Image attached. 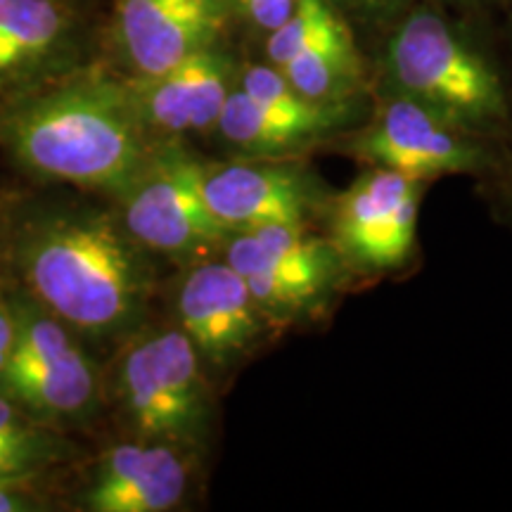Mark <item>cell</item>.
I'll return each mask as SVG.
<instances>
[{"label": "cell", "mask_w": 512, "mask_h": 512, "mask_svg": "<svg viewBox=\"0 0 512 512\" xmlns=\"http://www.w3.org/2000/svg\"><path fill=\"white\" fill-rule=\"evenodd\" d=\"M8 140L19 162L36 174L114 195L157 147L131 86L105 76L76 79L29 102L10 119Z\"/></svg>", "instance_id": "6da1fadb"}, {"label": "cell", "mask_w": 512, "mask_h": 512, "mask_svg": "<svg viewBox=\"0 0 512 512\" xmlns=\"http://www.w3.org/2000/svg\"><path fill=\"white\" fill-rule=\"evenodd\" d=\"M375 88L479 138L505 143L512 136V93L494 53L470 29L420 0L389 27Z\"/></svg>", "instance_id": "7a4b0ae2"}, {"label": "cell", "mask_w": 512, "mask_h": 512, "mask_svg": "<svg viewBox=\"0 0 512 512\" xmlns=\"http://www.w3.org/2000/svg\"><path fill=\"white\" fill-rule=\"evenodd\" d=\"M121 219L100 211L48 223L24 252V275L69 328L114 337L143 318L150 271Z\"/></svg>", "instance_id": "3957f363"}, {"label": "cell", "mask_w": 512, "mask_h": 512, "mask_svg": "<svg viewBox=\"0 0 512 512\" xmlns=\"http://www.w3.org/2000/svg\"><path fill=\"white\" fill-rule=\"evenodd\" d=\"M117 392L138 437L202 446L214 422L209 370L181 328L136 339L119 363Z\"/></svg>", "instance_id": "277c9868"}, {"label": "cell", "mask_w": 512, "mask_h": 512, "mask_svg": "<svg viewBox=\"0 0 512 512\" xmlns=\"http://www.w3.org/2000/svg\"><path fill=\"white\" fill-rule=\"evenodd\" d=\"M366 119L363 100L304 98L273 64H242L214 131L233 157L285 159L332 143Z\"/></svg>", "instance_id": "5b68a950"}, {"label": "cell", "mask_w": 512, "mask_h": 512, "mask_svg": "<svg viewBox=\"0 0 512 512\" xmlns=\"http://www.w3.org/2000/svg\"><path fill=\"white\" fill-rule=\"evenodd\" d=\"M221 256L242 275L273 328L323 309L349 273L332 240L313 233L311 223L230 233Z\"/></svg>", "instance_id": "8992f818"}, {"label": "cell", "mask_w": 512, "mask_h": 512, "mask_svg": "<svg viewBox=\"0 0 512 512\" xmlns=\"http://www.w3.org/2000/svg\"><path fill=\"white\" fill-rule=\"evenodd\" d=\"M332 143L356 162L422 183L444 176L484 178L503 145L467 133L411 100L389 95H377L373 114Z\"/></svg>", "instance_id": "52a82bcc"}, {"label": "cell", "mask_w": 512, "mask_h": 512, "mask_svg": "<svg viewBox=\"0 0 512 512\" xmlns=\"http://www.w3.org/2000/svg\"><path fill=\"white\" fill-rule=\"evenodd\" d=\"M202 159L178 145H157L119 192L121 223L147 252L192 256L221 249L228 233L211 216L200 188Z\"/></svg>", "instance_id": "ba28073f"}, {"label": "cell", "mask_w": 512, "mask_h": 512, "mask_svg": "<svg viewBox=\"0 0 512 512\" xmlns=\"http://www.w3.org/2000/svg\"><path fill=\"white\" fill-rule=\"evenodd\" d=\"M425 183L368 166L325 204L332 245L349 273L384 275L413 259Z\"/></svg>", "instance_id": "9c48e42d"}, {"label": "cell", "mask_w": 512, "mask_h": 512, "mask_svg": "<svg viewBox=\"0 0 512 512\" xmlns=\"http://www.w3.org/2000/svg\"><path fill=\"white\" fill-rule=\"evenodd\" d=\"M200 188L211 216L228 235L283 223H311L330 200L320 178L294 157L202 162Z\"/></svg>", "instance_id": "30bf717a"}, {"label": "cell", "mask_w": 512, "mask_h": 512, "mask_svg": "<svg viewBox=\"0 0 512 512\" xmlns=\"http://www.w3.org/2000/svg\"><path fill=\"white\" fill-rule=\"evenodd\" d=\"M264 38L266 62L304 98L347 102L366 93V64L351 22L330 0H302L292 17Z\"/></svg>", "instance_id": "8fae6325"}, {"label": "cell", "mask_w": 512, "mask_h": 512, "mask_svg": "<svg viewBox=\"0 0 512 512\" xmlns=\"http://www.w3.org/2000/svg\"><path fill=\"white\" fill-rule=\"evenodd\" d=\"M176 316L209 373L228 375L252 358L273 325L228 261H202L185 271Z\"/></svg>", "instance_id": "7c38bea8"}, {"label": "cell", "mask_w": 512, "mask_h": 512, "mask_svg": "<svg viewBox=\"0 0 512 512\" xmlns=\"http://www.w3.org/2000/svg\"><path fill=\"white\" fill-rule=\"evenodd\" d=\"M233 17L230 0H117L114 41L133 76H155L219 46Z\"/></svg>", "instance_id": "4fadbf2b"}, {"label": "cell", "mask_w": 512, "mask_h": 512, "mask_svg": "<svg viewBox=\"0 0 512 512\" xmlns=\"http://www.w3.org/2000/svg\"><path fill=\"white\" fill-rule=\"evenodd\" d=\"M240 64L221 46L185 57L162 74L133 76L131 86L138 114L152 138L214 131Z\"/></svg>", "instance_id": "5bb4252c"}, {"label": "cell", "mask_w": 512, "mask_h": 512, "mask_svg": "<svg viewBox=\"0 0 512 512\" xmlns=\"http://www.w3.org/2000/svg\"><path fill=\"white\" fill-rule=\"evenodd\" d=\"M188 489V451L138 437L100 458L83 503L93 512H166L183 503Z\"/></svg>", "instance_id": "9a60e30c"}, {"label": "cell", "mask_w": 512, "mask_h": 512, "mask_svg": "<svg viewBox=\"0 0 512 512\" xmlns=\"http://www.w3.org/2000/svg\"><path fill=\"white\" fill-rule=\"evenodd\" d=\"M0 384L8 399L48 420L88 418L100 401L98 370L79 344L29 361H5Z\"/></svg>", "instance_id": "2e32d148"}, {"label": "cell", "mask_w": 512, "mask_h": 512, "mask_svg": "<svg viewBox=\"0 0 512 512\" xmlns=\"http://www.w3.org/2000/svg\"><path fill=\"white\" fill-rule=\"evenodd\" d=\"M69 31L57 0H0V86L57 55Z\"/></svg>", "instance_id": "e0dca14e"}, {"label": "cell", "mask_w": 512, "mask_h": 512, "mask_svg": "<svg viewBox=\"0 0 512 512\" xmlns=\"http://www.w3.org/2000/svg\"><path fill=\"white\" fill-rule=\"evenodd\" d=\"M302 0H230L233 15L256 34L268 36L292 17Z\"/></svg>", "instance_id": "ac0fdd59"}, {"label": "cell", "mask_w": 512, "mask_h": 512, "mask_svg": "<svg viewBox=\"0 0 512 512\" xmlns=\"http://www.w3.org/2000/svg\"><path fill=\"white\" fill-rule=\"evenodd\" d=\"M330 3L349 22L368 24V27H392L418 0H330Z\"/></svg>", "instance_id": "d6986e66"}, {"label": "cell", "mask_w": 512, "mask_h": 512, "mask_svg": "<svg viewBox=\"0 0 512 512\" xmlns=\"http://www.w3.org/2000/svg\"><path fill=\"white\" fill-rule=\"evenodd\" d=\"M0 439L10 441V444L34 448V451L55 456V441L38 434L34 427L24 420V415L15 408V403L8 396H0Z\"/></svg>", "instance_id": "ffe728a7"}, {"label": "cell", "mask_w": 512, "mask_h": 512, "mask_svg": "<svg viewBox=\"0 0 512 512\" xmlns=\"http://www.w3.org/2000/svg\"><path fill=\"white\" fill-rule=\"evenodd\" d=\"M482 181L489 190V200L494 202L496 214L512 228V136L501 145L498 162Z\"/></svg>", "instance_id": "44dd1931"}, {"label": "cell", "mask_w": 512, "mask_h": 512, "mask_svg": "<svg viewBox=\"0 0 512 512\" xmlns=\"http://www.w3.org/2000/svg\"><path fill=\"white\" fill-rule=\"evenodd\" d=\"M50 456L34 448L10 444V441L0 439V479H19L24 472L41 463Z\"/></svg>", "instance_id": "7402d4cb"}, {"label": "cell", "mask_w": 512, "mask_h": 512, "mask_svg": "<svg viewBox=\"0 0 512 512\" xmlns=\"http://www.w3.org/2000/svg\"><path fill=\"white\" fill-rule=\"evenodd\" d=\"M15 482L17 479H0V512H17L31 508L27 498L12 491V484Z\"/></svg>", "instance_id": "603a6c76"}, {"label": "cell", "mask_w": 512, "mask_h": 512, "mask_svg": "<svg viewBox=\"0 0 512 512\" xmlns=\"http://www.w3.org/2000/svg\"><path fill=\"white\" fill-rule=\"evenodd\" d=\"M460 5H467V8H484V5H494V3H505V0H456Z\"/></svg>", "instance_id": "cb8c5ba5"}, {"label": "cell", "mask_w": 512, "mask_h": 512, "mask_svg": "<svg viewBox=\"0 0 512 512\" xmlns=\"http://www.w3.org/2000/svg\"><path fill=\"white\" fill-rule=\"evenodd\" d=\"M508 34H510V46H512V15H510V27H508Z\"/></svg>", "instance_id": "d4e9b609"}]
</instances>
